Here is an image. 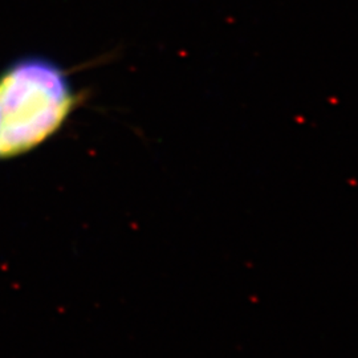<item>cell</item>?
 Instances as JSON below:
<instances>
[{
	"label": "cell",
	"mask_w": 358,
	"mask_h": 358,
	"mask_svg": "<svg viewBox=\"0 0 358 358\" xmlns=\"http://www.w3.org/2000/svg\"><path fill=\"white\" fill-rule=\"evenodd\" d=\"M80 103L66 71L48 57L27 56L0 72V161L51 140Z\"/></svg>",
	"instance_id": "cell-1"
}]
</instances>
